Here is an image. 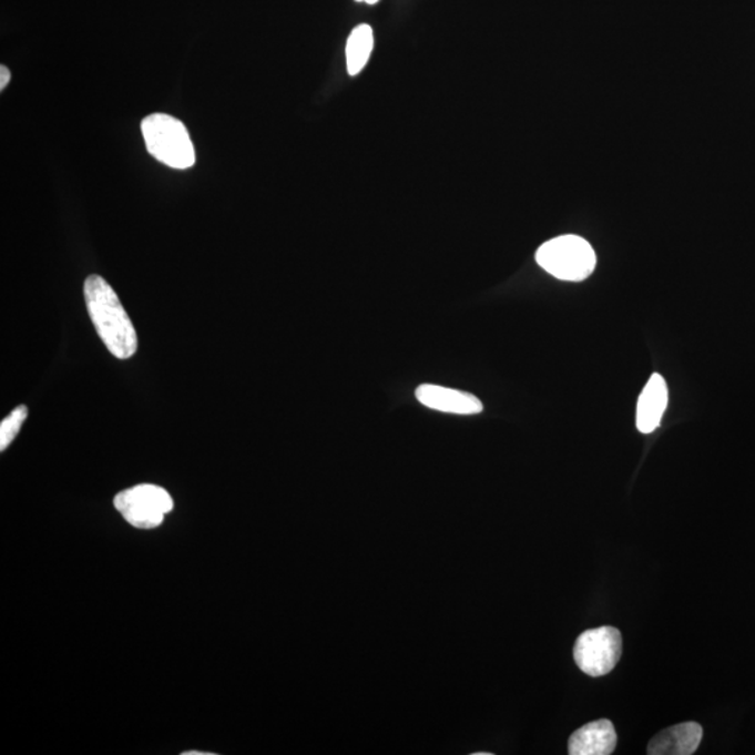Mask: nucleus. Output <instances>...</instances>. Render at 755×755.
<instances>
[{"instance_id":"1","label":"nucleus","mask_w":755,"mask_h":755,"mask_svg":"<svg viewBox=\"0 0 755 755\" xmlns=\"http://www.w3.org/2000/svg\"><path fill=\"white\" fill-rule=\"evenodd\" d=\"M84 298L94 328L112 356L126 360L137 350L135 326L114 288L103 277L91 275L84 282Z\"/></svg>"},{"instance_id":"2","label":"nucleus","mask_w":755,"mask_h":755,"mask_svg":"<svg viewBox=\"0 0 755 755\" xmlns=\"http://www.w3.org/2000/svg\"><path fill=\"white\" fill-rule=\"evenodd\" d=\"M142 133L149 153L171 169L186 170L195 164L196 154L184 123L165 114L144 118Z\"/></svg>"},{"instance_id":"3","label":"nucleus","mask_w":755,"mask_h":755,"mask_svg":"<svg viewBox=\"0 0 755 755\" xmlns=\"http://www.w3.org/2000/svg\"><path fill=\"white\" fill-rule=\"evenodd\" d=\"M537 262L559 280L578 283L592 275L598 259L586 239L578 235H561L540 246Z\"/></svg>"},{"instance_id":"4","label":"nucleus","mask_w":755,"mask_h":755,"mask_svg":"<svg viewBox=\"0 0 755 755\" xmlns=\"http://www.w3.org/2000/svg\"><path fill=\"white\" fill-rule=\"evenodd\" d=\"M114 506L133 528L154 529L174 510V500L163 487L141 484L120 492Z\"/></svg>"},{"instance_id":"5","label":"nucleus","mask_w":755,"mask_h":755,"mask_svg":"<svg viewBox=\"0 0 755 755\" xmlns=\"http://www.w3.org/2000/svg\"><path fill=\"white\" fill-rule=\"evenodd\" d=\"M623 652V640L614 626L604 625L588 630L578 636L574 659L581 672L601 677L613 671Z\"/></svg>"},{"instance_id":"6","label":"nucleus","mask_w":755,"mask_h":755,"mask_svg":"<svg viewBox=\"0 0 755 755\" xmlns=\"http://www.w3.org/2000/svg\"><path fill=\"white\" fill-rule=\"evenodd\" d=\"M416 398L428 409L442 411V414L473 416L483 411V404L475 395L439 387V385H420L416 389Z\"/></svg>"},{"instance_id":"7","label":"nucleus","mask_w":755,"mask_h":755,"mask_svg":"<svg viewBox=\"0 0 755 755\" xmlns=\"http://www.w3.org/2000/svg\"><path fill=\"white\" fill-rule=\"evenodd\" d=\"M703 727L695 722L680 723L667 727L647 744L651 755H691L697 752L703 741Z\"/></svg>"},{"instance_id":"8","label":"nucleus","mask_w":755,"mask_h":755,"mask_svg":"<svg viewBox=\"0 0 755 755\" xmlns=\"http://www.w3.org/2000/svg\"><path fill=\"white\" fill-rule=\"evenodd\" d=\"M618 746V733L608 720L594 721L572 733L569 742L571 755H609Z\"/></svg>"},{"instance_id":"9","label":"nucleus","mask_w":755,"mask_h":755,"mask_svg":"<svg viewBox=\"0 0 755 755\" xmlns=\"http://www.w3.org/2000/svg\"><path fill=\"white\" fill-rule=\"evenodd\" d=\"M669 401V390L662 375L653 374L645 385L636 406V428L642 433H651L661 426Z\"/></svg>"},{"instance_id":"10","label":"nucleus","mask_w":755,"mask_h":755,"mask_svg":"<svg viewBox=\"0 0 755 755\" xmlns=\"http://www.w3.org/2000/svg\"><path fill=\"white\" fill-rule=\"evenodd\" d=\"M373 50L374 31L371 25L360 24L353 29L346 44L347 72L350 76H357L367 67Z\"/></svg>"},{"instance_id":"11","label":"nucleus","mask_w":755,"mask_h":755,"mask_svg":"<svg viewBox=\"0 0 755 755\" xmlns=\"http://www.w3.org/2000/svg\"><path fill=\"white\" fill-rule=\"evenodd\" d=\"M27 416H29V409L21 405L16 407L12 414L2 421V425H0V451H7L10 443L14 441Z\"/></svg>"},{"instance_id":"12","label":"nucleus","mask_w":755,"mask_h":755,"mask_svg":"<svg viewBox=\"0 0 755 755\" xmlns=\"http://www.w3.org/2000/svg\"><path fill=\"white\" fill-rule=\"evenodd\" d=\"M10 82V71L7 67L2 65L0 67V90L7 89V85Z\"/></svg>"},{"instance_id":"13","label":"nucleus","mask_w":755,"mask_h":755,"mask_svg":"<svg viewBox=\"0 0 755 755\" xmlns=\"http://www.w3.org/2000/svg\"><path fill=\"white\" fill-rule=\"evenodd\" d=\"M356 2H363V3H367V4H375V3H378L379 0H356Z\"/></svg>"},{"instance_id":"14","label":"nucleus","mask_w":755,"mask_h":755,"mask_svg":"<svg viewBox=\"0 0 755 755\" xmlns=\"http://www.w3.org/2000/svg\"><path fill=\"white\" fill-rule=\"evenodd\" d=\"M184 755H211V754H208V753H197V752H187V753H184Z\"/></svg>"},{"instance_id":"15","label":"nucleus","mask_w":755,"mask_h":755,"mask_svg":"<svg viewBox=\"0 0 755 755\" xmlns=\"http://www.w3.org/2000/svg\"><path fill=\"white\" fill-rule=\"evenodd\" d=\"M473 755H492L491 753H473Z\"/></svg>"}]
</instances>
